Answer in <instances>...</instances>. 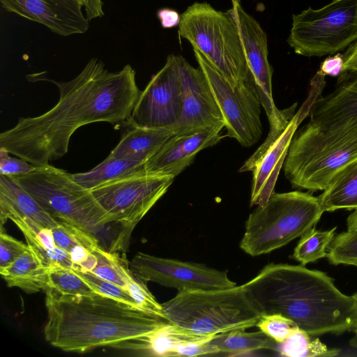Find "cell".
Segmentation results:
<instances>
[{
    "label": "cell",
    "mask_w": 357,
    "mask_h": 357,
    "mask_svg": "<svg viewBox=\"0 0 357 357\" xmlns=\"http://www.w3.org/2000/svg\"><path fill=\"white\" fill-rule=\"evenodd\" d=\"M47 80L59 88L57 103L41 115L20 118L14 127L0 134V148L34 166L66 155L70 137L83 126L126 123L141 92L130 64L109 72L97 58L91 59L73 79Z\"/></svg>",
    "instance_id": "6da1fadb"
},
{
    "label": "cell",
    "mask_w": 357,
    "mask_h": 357,
    "mask_svg": "<svg viewBox=\"0 0 357 357\" xmlns=\"http://www.w3.org/2000/svg\"><path fill=\"white\" fill-rule=\"evenodd\" d=\"M243 288L262 314H280L312 337L353 330L357 301L326 273L271 263Z\"/></svg>",
    "instance_id": "7a4b0ae2"
},
{
    "label": "cell",
    "mask_w": 357,
    "mask_h": 357,
    "mask_svg": "<svg viewBox=\"0 0 357 357\" xmlns=\"http://www.w3.org/2000/svg\"><path fill=\"white\" fill-rule=\"evenodd\" d=\"M45 340L67 352L84 353L150 333L169 321L98 293L74 296L45 289Z\"/></svg>",
    "instance_id": "3957f363"
},
{
    "label": "cell",
    "mask_w": 357,
    "mask_h": 357,
    "mask_svg": "<svg viewBox=\"0 0 357 357\" xmlns=\"http://www.w3.org/2000/svg\"><path fill=\"white\" fill-rule=\"evenodd\" d=\"M357 159V116L311 121L293 137L284 164L294 188L324 190L334 175Z\"/></svg>",
    "instance_id": "277c9868"
},
{
    "label": "cell",
    "mask_w": 357,
    "mask_h": 357,
    "mask_svg": "<svg viewBox=\"0 0 357 357\" xmlns=\"http://www.w3.org/2000/svg\"><path fill=\"white\" fill-rule=\"evenodd\" d=\"M324 213L309 192H274L249 215L240 248L252 257L271 252L316 227Z\"/></svg>",
    "instance_id": "5b68a950"
},
{
    "label": "cell",
    "mask_w": 357,
    "mask_h": 357,
    "mask_svg": "<svg viewBox=\"0 0 357 357\" xmlns=\"http://www.w3.org/2000/svg\"><path fill=\"white\" fill-rule=\"evenodd\" d=\"M162 305L169 321L202 335H215L256 326L262 316L242 285L178 291Z\"/></svg>",
    "instance_id": "8992f818"
},
{
    "label": "cell",
    "mask_w": 357,
    "mask_h": 357,
    "mask_svg": "<svg viewBox=\"0 0 357 357\" xmlns=\"http://www.w3.org/2000/svg\"><path fill=\"white\" fill-rule=\"evenodd\" d=\"M13 177L56 220L77 225L96 236L113 223L91 190L63 169L48 163Z\"/></svg>",
    "instance_id": "52a82bcc"
},
{
    "label": "cell",
    "mask_w": 357,
    "mask_h": 357,
    "mask_svg": "<svg viewBox=\"0 0 357 357\" xmlns=\"http://www.w3.org/2000/svg\"><path fill=\"white\" fill-rule=\"evenodd\" d=\"M178 34L231 80L251 79L239 30L227 11L195 2L181 14Z\"/></svg>",
    "instance_id": "ba28073f"
},
{
    "label": "cell",
    "mask_w": 357,
    "mask_h": 357,
    "mask_svg": "<svg viewBox=\"0 0 357 357\" xmlns=\"http://www.w3.org/2000/svg\"><path fill=\"white\" fill-rule=\"evenodd\" d=\"M357 40V0H333L293 15L287 42L305 56L333 54Z\"/></svg>",
    "instance_id": "9c48e42d"
},
{
    "label": "cell",
    "mask_w": 357,
    "mask_h": 357,
    "mask_svg": "<svg viewBox=\"0 0 357 357\" xmlns=\"http://www.w3.org/2000/svg\"><path fill=\"white\" fill-rule=\"evenodd\" d=\"M174 177L159 174H134L91 190L120 231L109 251L124 252L137 223L166 193Z\"/></svg>",
    "instance_id": "30bf717a"
},
{
    "label": "cell",
    "mask_w": 357,
    "mask_h": 357,
    "mask_svg": "<svg viewBox=\"0 0 357 357\" xmlns=\"http://www.w3.org/2000/svg\"><path fill=\"white\" fill-rule=\"evenodd\" d=\"M193 51L222 114L225 137L235 139L245 147L254 145L262 135V125L261 104L253 82L231 80L199 50L193 48Z\"/></svg>",
    "instance_id": "8fae6325"
},
{
    "label": "cell",
    "mask_w": 357,
    "mask_h": 357,
    "mask_svg": "<svg viewBox=\"0 0 357 357\" xmlns=\"http://www.w3.org/2000/svg\"><path fill=\"white\" fill-rule=\"evenodd\" d=\"M227 11L239 30L250 77L269 121V132L264 143L270 146L295 114L297 104L282 110L278 109L275 105L272 92L273 70L268 59L267 36L259 23L247 13L240 3L232 4L231 8Z\"/></svg>",
    "instance_id": "7c38bea8"
},
{
    "label": "cell",
    "mask_w": 357,
    "mask_h": 357,
    "mask_svg": "<svg viewBox=\"0 0 357 357\" xmlns=\"http://www.w3.org/2000/svg\"><path fill=\"white\" fill-rule=\"evenodd\" d=\"M183 90L181 56L169 55L164 66L140 92L126 124L170 128L181 114Z\"/></svg>",
    "instance_id": "4fadbf2b"
},
{
    "label": "cell",
    "mask_w": 357,
    "mask_h": 357,
    "mask_svg": "<svg viewBox=\"0 0 357 357\" xmlns=\"http://www.w3.org/2000/svg\"><path fill=\"white\" fill-rule=\"evenodd\" d=\"M132 271L143 280L174 288L178 291L218 290L234 287L236 283L226 271L203 264L164 258L142 252L129 262Z\"/></svg>",
    "instance_id": "5bb4252c"
},
{
    "label": "cell",
    "mask_w": 357,
    "mask_h": 357,
    "mask_svg": "<svg viewBox=\"0 0 357 357\" xmlns=\"http://www.w3.org/2000/svg\"><path fill=\"white\" fill-rule=\"evenodd\" d=\"M181 68L183 101L179 119L169 128L174 135L191 134L224 122L222 114L202 69L192 66L181 56Z\"/></svg>",
    "instance_id": "9a60e30c"
},
{
    "label": "cell",
    "mask_w": 357,
    "mask_h": 357,
    "mask_svg": "<svg viewBox=\"0 0 357 357\" xmlns=\"http://www.w3.org/2000/svg\"><path fill=\"white\" fill-rule=\"evenodd\" d=\"M2 7L39 23L53 33L69 36L86 33L90 20L84 14L83 0H0Z\"/></svg>",
    "instance_id": "2e32d148"
},
{
    "label": "cell",
    "mask_w": 357,
    "mask_h": 357,
    "mask_svg": "<svg viewBox=\"0 0 357 357\" xmlns=\"http://www.w3.org/2000/svg\"><path fill=\"white\" fill-rule=\"evenodd\" d=\"M220 122L191 134L173 135L144 166V172L176 177L202 150L218 144L224 137Z\"/></svg>",
    "instance_id": "e0dca14e"
},
{
    "label": "cell",
    "mask_w": 357,
    "mask_h": 357,
    "mask_svg": "<svg viewBox=\"0 0 357 357\" xmlns=\"http://www.w3.org/2000/svg\"><path fill=\"white\" fill-rule=\"evenodd\" d=\"M308 115L301 107L272 143L252 172L250 206L264 204L275 192V185L296 130Z\"/></svg>",
    "instance_id": "ac0fdd59"
},
{
    "label": "cell",
    "mask_w": 357,
    "mask_h": 357,
    "mask_svg": "<svg viewBox=\"0 0 357 357\" xmlns=\"http://www.w3.org/2000/svg\"><path fill=\"white\" fill-rule=\"evenodd\" d=\"M219 335L199 334L168 321L150 333L120 342L113 348L142 356H176L181 345L211 341Z\"/></svg>",
    "instance_id": "d6986e66"
},
{
    "label": "cell",
    "mask_w": 357,
    "mask_h": 357,
    "mask_svg": "<svg viewBox=\"0 0 357 357\" xmlns=\"http://www.w3.org/2000/svg\"><path fill=\"white\" fill-rule=\"evenodd\" d=\"M17 218H27L48 228L58 223L12 176L0 174L1 227L7 220Z\"/></svg>",
    "instance_id": "ffe728a7"
},
{
    "label": "cell",
    "mask_w": 357,
    "mask_h": 357,
    "mask_svg": "<svg viewBox=\"0 0 357 357\" xmlns=\"http://www.w3.org/2000/svg\"><path fill=\"white\" fill-rule=\"evenodd\" d=\"M331 93L311 107V121H328L357 116V70L343 71Z\"/></svg>",
    "instance_id": "44dd1931"
},
{
    "label": "cell",
    "mask_w": 357,
    "mask_h": 357,
    "mask_svg": "<svg viewBox=\"0 0 357 357\" xmlns=\"http://www.w3.org/2000/svg\"><path fill=\"white\" fill-rule=\"evenodd\" d=\"M107 158L146 162L174 135L169 128H147L129 125Z\"/></svg>",
    "instance_id": "7402d4cb"
},
{
    "label": "cell",
    "mask_w": 357,
    "mask_h": 357,
    "mask_svg": "<svg viewBox=\"0 0 357 357\" xmlns=\"http://www.w3.org/2000/svg\"><path fill=\"white\" fill-rule=\"evenodd\" d=\"M48 268L37 253L29 246L8 268L0 272L9 287H17L33 294L48 287Z\"/></svg>",
    "instance_id": "603a6c76"
},
{
    "label": "cell",
    "mask_w": 357,
    "mask_h": 357,
    "mask_svg": "<svg viewBox=\"0 0 357 357\" xmlns=\"http://www.w3.org/2000/svg\"><path fill=\"white\" fill-rule=\"evenodd\" d=\"M323 210L357 209V159L340 169L318 197Z\"/></svg>",
    "instance_id": "cb8c5ba5"
},
{
    "label": "cell",
    "mask_w": 357,
    "mask_h": 357,
    "mask_svg": "<svg viewBox=\"0 0 357 357\" xmlns=\"http://www.w3.org/2000/svg\"><path fill=\"white\" fill-rule=\"evenodd\" d=\"M144 164L128 159L106 158L89 172L72 175L79 184L91 190L107 183L144 172Z\"/></svg>",
    "instance_id": "d4e9b609"
},
{
    "label": "cell",
    "mask_w": 357,
    "mask_h": 357,
    "mask_svg": "<svg viewBox=\"0 0 357 357\" xmlns=\"http://www.w3.org/2000/svg\"><path fill=\"white\" fill-rule=\"evenodd\" d=\"M220 353L238 354L260 349L275 350L276 342L259 330L245 332V329H236L220 334L211 340Z\"/></svg>",
    "instance_id": "484cf974"
},
{
    "label": "cell",
    "mask_w": 357,
    "mask_h": 357,
    "mask_svg": "<svg viewBox=\"0 0 357 357\" xmlns=\"http://www.w3.org/2000/svg\"><path fill=\"white\" fill-rule=\"evenodd\" d=\"M303 330L296 327L281 343H277L275 350L280 356L291 357L335 356L340 350L328 349L319 338H312Z\"/></svg>",
    "instance_id": "4316f807"
},
{
    "label": "cell",
    "mask_w": 357,
    "mask_h": 357,
    "mask_svg": "<svg viewBox=\"0 0 357 357\" xmlns=\"http://www.w3.org/2000/svg\"><path fill=\"white\" fill-rule=\"evenodd\" d=\"M337 227L327 230L315 227L305 233L294 248L293 258L305 266L326 257L327 250L335 236Z\"/></svg>",
    "instance_id": "83f0119b"
},
{
    "label": "cell",
    "mask_w": 357,
    "mask_h": 357,
    "mask_svg": "<svg viewBox=\"0 0 357 357\" xmlns=\"http://www.w3.org/2000/svg\"><path fill=\"white\" fill-rule=\"evenodd\" d=\"M93 252L98 261L91 272L127 290L128 274L130 268L126 257L119 256L117 252L106 251L102 246Z\"/></svg>",
    "instance_id": "f1b7e54d"
},
{
    "label": "cell",
    "mask_w": 357,
    "mask_h": 357,
    "mask_svg": "<svg viewBox=\"0 0 357 357\" xmlns=\"http://www.w3.org/2000/svg\"><path fill=\"white\" fill-rule=\"evenodd\" d=\"M52 230L56 246L68 253L78 245L84 246L93 252L101 246L96 236L66 222L58 220L57 225Z\"/></svg>",
    "instance_id": "f546056e"
},
{
    "label": "cell",
    "mask_w": 357,
    "mask_h": 357,
    "mask_svg": "<svg viewBox=\"0 0 357 357\" xmlns=\"http://www.w3.org/2000/svg\"><path fill=\"white\" fill-rule=\"evenodd\" d=\"M48 287L65 295L82 296L95 293L72 268L50 266L48 268Z\"/></svg>",
    "instance_id": "4dcf8cb0"
},
{
    "label": "cell",
    "mask_w": 357,
    "mask_h": 357,
    "mask_svg": "<svg viewBox=\"0 0 357 357\" xmlns=\"http://www.w3.org/2000/svg\"><path fill=\"white\" fill-rule=\"evenodd\" d=\"M326 257L333 265H351L357 261V229L337 235L327 250Z\"/></svg>",
    "instance_id": "1f68e13d"
},
{
    "label": "cell",
    "mask_w": 357,
    "mask_h": 357,
    "mask_svg": "<svg viewBox=\"0 0 357 357\" xmlns=\"http://www.w3.org/2000/svg\"><path fill=\"white\" fill-rule=\"evenodd\" d=\"M127 291L141 310L165 318L162 304L149 291L146 282L135 275L131 269L128 274Z\"/></svg>",
    "instance_id": "d6a6232c"
},
{
    "label": "cell",
    "mask_w": 357,
    "mask_h": 357,
    "mask_svg": "<svg viewBox=\"0 0 357 357\" xmlns=\"http://www.w3.org/2000/svg\"><path fill=\"white\" fill-rule=\"evenodd\" d=\"M74 271L95 292L139 308L129 292L123 288L98 277L92 272Z\"/></svg>",
    "instance_id": "836d02e7"
},
{
    "label": "cell",
    "mask_w": 357,
    "mask_h": 357,
    "mask_svg": "<svg viewBox=\"0 0 357 357\" xmlns=\"http://www.w3.org/2000/svg\"><path fill=\"white\" fill-rule=\"evenodd\" d=\"M256 326L276 343L282 342L298 327L280 314H262Z\"/></svg>",
    "instance_id": "e575fe53"
},
{
    "label": "cell",
    "mask_w": 357,
    "mask_h": 357,
    "mask_svg": "<svg viewBox=\"0 0 357 357\" xmlns=\"http://www.w3.org/2000/svg\"><path fill=\"white\" fill-rule=\"evenodd\" d=\"M29 248L14 237L3 232L1 227L0 232V272L8 268Z\"/></svg>",
    "instance_id": "d590c367"
},
{
    "label": "cell",
    "mask_w": 357,
    "mask_h": 357,
    "mask_svg": "<svg viewBox=\"0 0 357 357\" xmlns=\"http://www.w3.org/2000/svg\"><path fill=\"white\" fill-rule=\"evenodd\" d=\"M36 166L29 164L20 158H15L9 155L0 158V174L7 176H19L28 174L35 169Z\"/></svg>",
    "instance_id": "8d00e7d4"
},
{
    "label": "cell",
    "mask_w": 357,
    "mask_h": 357,
    "mask_svg": "<svg viewBox=\"0 0 357 357\" xmlns=\"http://www.w3.org/2000/svg\"><path fill=\"white\" fill-rule=\"evenodd\" d=\"M343 55L337 53L325 59L317 72L325 77H339L343 71Z\"/></svg>",
    "instance_id": "74e56055"
},
{
    "label": "cell",
    "mask_w": 357,
    "mask_h": 357,
    "mask_svg": "<svg viewBox=\"0 0 357 357\" xmlns=\"http://www.w3.org/2000/svg\"><path fill=\"white\" fill-rule=\"evenodd\" d=\"M157 16L161 26L165 29L173 28L180 23L181 15L174 10L162 8L158 11Z\"/></svg>",
    "instance_id": "f35d334b"
},
{
    "label": "cell",
    "mask_w": 357,
    "mask_h": 357,
    "mask_svg": "<svg viewBox=\"0 0 357 357\" xmlns=\"http://www.w3.org/2000/svg\"><path fill=\"white\" fill-rule=\"evenodd\" d=\"M83 2L85 15L90 21L103 17L102 0H83Z\"/></svg>",
    "instance_id": "ab89813d"
},
{
    "label": "cell",
    "mask_w": 357,
    "mask_h": 357,
    "mask_svg": "<svg viewBox=\"0 0 357 357\" xmlns=\"http://www.w3.org/2000/svg\"><path fill=\"white\" fill-rule=\"evenodd\" d=\"M342 55L343 71L357 70V40L353 43Z\"/></svg>",
    "instance_id": "60d3db41"
},
{
    "label": "cell",
    "mask_w": 357,
    "mask_h": 357,
    "mask_svg": "<svg viewBox=\"0 0 357 357\" xmlns=\"http://www.w3.org/2000/svg\"><path fill=\"white\" fill-rule=\"evenodd\" d=\"M347 230L357 229V209L354 210L347 219Z\"/></svg>",
    "instance_id": "b9f144b4"
},
{
    "label": "cell",
    "mask_w": 357,
    "mask_h": 357,
    "mask_svg": "<svg viewBox=\"0 0 357 357\" xmlns=\"http://www.w3.org/2000/svg\"><path fill=\"white\" fill-rule=\"evenodd\" d=\"M354 332H355V333H356V335H355V336H354V337L351 340V343L353 345H354V346L357 347V331H355Z\"/></svg>",
    "instance_id": "7bdbcfd3"
},
{
    "label": "cell",
    "mask_w": 357,
    "mask_h": 357,
    "mask_svg": "<svg viewBox=\"0 0 357 357\" xmlns=\"http://www.w3.org/2000/svg\"><path fill=\"white\" fill-rule=\"evenodd\" d=\"M352 331H357V321H356V324H355V326H354V327Z\"/></svg>",
    "instance_id": "ee69618b"
},
{
    "label": "cell",
    "mask_w": 357,
    "mask_h": 357,
    "mask_svg": "<svg viewBox=\"0 0 357 357\" xmlns=\"http://www.w3.org/2000/svg\"><path fill=\"white\" fill-rule=\"evenodd\" d=\"M352 265H353V266H356V267H357V261H355V262H354V263L352 264Z\"/></svg>",
    "instance_id": "f6af8a7d"
},
{
    "label": "cell",
    "mask_w": 357,
    "mask_h": 357,
    "mask_svg": "<svg viewBox=\"0 0 357 357\" xmlns=\"http://www.w3.org/2000/svg\"><path fill=\"white\" fill-rule=\"evenodd\" d=\"M236 1H237V2L240 3V0H236Z\"/></svg>",
    "instance_id": "bcb514c9"
}]
</instances>
